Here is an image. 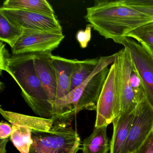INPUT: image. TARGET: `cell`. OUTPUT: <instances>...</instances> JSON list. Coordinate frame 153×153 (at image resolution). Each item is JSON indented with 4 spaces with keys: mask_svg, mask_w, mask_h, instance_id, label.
Returning a JSON list of instances; mask_svg holds the SVG:
<instances>
[{
    "mask_svg": "<svg viewBox=\"0 0 153 153\" xmlns=\"http://www.w3.org/2000/svg\"><path fill=\"white\" fill-rule=\"evenodd\" d=\"M85 18L105 39L116 43L131 31L153 21V0H97Z\"/></svg>",
    "mask_w": 153,
    "mask_h": 153,
    "instance_id": "1",
    "label": "cell"
},
{
    "mask_svg": "<svg viewBox=\"0 0 153 153\" xmlns=\"http://www.w3.org/2000/svg\"><path fill=\"white\" fill-rule=\"evenodd\" d=\"M34 56V53L12 55L6 71L19 85L22 97L34 112L41 117L52 119L53 106L36 75Z\"/></svg>",
    "mask_w": 153,
    "mask_h": 153,
    "instance_id": "2",
    "label": "cell"
},
{
    "mask_svg": "<svg viewBox=\"0 0 153 153\" xmlns=\"http://www.w3.org/2000/svg\"><path fill=\"white\" fill-rule=\"evenodd\" d=\"M73 114L53 120L49 132H32L30 153H76L81 145L80 137L71 126Z\"/></svg>",
    "mask_w": 153,
    "mask_h": 153,
    "instance_id": "3",
    "label": "cell"
},
{
    "mask_svg": "<svg viewBox=\"0 0 153 153\" xmlns=\"http://www.w3.org/2000/svg\"><path fill=\"white\" fill-rule=\"evenodd\" d=\"M120 114L119 68L116 59L109 68L97 102L94 127L108 126Z\"/></svg>",
    "mask_w": 153,
    "mask_h": 153,
    "instance_id": "4",
    "label": "cell"
},
{
    "mask_svg": "<svg viewBox=\"0 0 153 153\" xmlns=\"http://www.w3.org/2000/svg\"><path fill=\"white\" fill-rule=\"evenodd\" d=\"M116 43L128 51L132 69L140 78L147 98L153 106V58L144 45L132 38L125 37Z\"/></svg>",
    "mask_w": 153,
    "mask_h": 153,
    "instance_id": "5",
    "label": "cell"
},
{
    "mask_svg": "<svg viewBox=\"0 0 153 153\" xmlns=\"http://www.w3.org/2000/svg\"><path fill=\"white\" fill-rule=\"evenodd\" d=\"M23 34L12 49L13 55L52 51L64 39L62 32L23 29Z\"/></svg>",
    "mask_w": 153,
    "mask_h": 153,
    "instance_id": "6",
    "label": "cell"
},
{
    "mask_svg": "<svg viewBox=\"0 0 153 153\" xmlns=\"http://www.w3.org/2000/svg\"><path fill=\"white\" fill-rule=\"evenodd\" d=\"M153 131V106L147 98L135 109L127 140L120 153H136Z\"/></svg>",
    "mask_w": 153,
    "mask_h": 153,
    "instance_id": "7",
    "label": "cell"
},
{
    "mask_svg": "<svg viewBox=\"0 0 153 153\" xmlns=\"http://www.w3.org/2000/svg\"><path fill=\"white\" fill-rule=\"evenodd\" d=\"M117 53L101 57L99 63L87 83L78 103L76 114L86 110L96 111L97 105L104 84L109 73L108 66L116 60Z\"/></svg>",
    "mask_w": 153,
    "mask_h": 153,
    "instance_id": "8",
    "label": "cell"
},
{
    "mask_svg": "<svg viewBox=\"0 0 153 153\" xmlns=\"http://www.w3.org/2000/svg\"><path fill=\"white\" fill-rule=\"evenodd\" d=\"M3 15L11 24L21 29L51 30L62 32V27L55 16L19 10L0 8Z\"/></svg>",
    "mask_w": 153,
    "mask_h": 153,
    "instance_id": "9",
    "label": "cell"
},
{
    "mask_svg": "<svg viewBox=\"0 0 153 153\" xmlns=\"http://www.w3.org/2000/svg\"><path fill=\"white\" fill-rule=\"evenodd\" d=\"M119 74L120 96V114L133 112L138 103L130 82L131 62L128 51L124 48L117 52Z\"/></svg>",
    "mask_w": 153,
    "mask_h": 153,
    "instance_id": "10",
    "label": "cell"
},
{
    "mask_svg": "<svg viewBox=\"0 0 153 153\" xmlns=\"http://www.w3.org/2000/svg\"><path fill=\"white\" fill-rule=\"evenodd\" d=\"M52 51H46L36 53L34 56L36 75L51 104L56 100L57 90L56 73L52 61Z\"/></svg>",
    "mask_w": 153,
    "mask_h": 153,
    "instance_id": "11",
    "label": "cell"
},
{
    "mask_svg": "<svg viewBox=\"0 0 153 153\" xmlns=\"http://www.w3.org/2000/svg\"><path fill=\"white\" fill-rule=\"evenodd\" d=\"M0 113L11 124L26 127L32 132H49L53 126L54 120L41 117H35L18 113L5 111L0 108Z\"/></svg>",
    "mask_w": 153,
    "mask_h": 153,
    "instance_id": "12",
    "label": "cell"
},
{
    "mask_svg": "<svg viewBox=\"0 0 153 153\" xmlns=\"http://www.w3.org/2000/svg\"><path fill=\"white\" fill-rule=\"evenodd\" d=\"M52 61L57 79L56 100L64 97L71 92L73 60L53 55Z\"/></svg>",
    "mask_w": 153,
    "mask_h": 153,
    "instance_id": "13",
    "label": "cell"
},
{
    "mask_svg": "<svg viewBox=\"0 0 153 153\" xmlns=\"http://www.w3.org/2000/svg\"><path fill=\"white\" fill-rule=\"evenodd\" d=\"M134 113L120 115L112 123L113 133L110 142V153H120L127 140L131 126L134 116Z\"/></svg>",
    "mask_w": 153,
    "mask_h": 153,
    "instance_id": "14",
    "label": "cell"
},
{
    "mask_svg": "<svg viewBox=\"0 0 153 153\" xmlns=\"http://www.w3.org/2000/svg\"><path fill=\"white\" fill-rule=\"evenodd\" d=\"M107 127H94L92 134L83 140L81 148L83 153H108L110 151Z\"/></svg>",
    "mask_w": 153,
    "mask_h": 153,
    "instance_id": "15",
    "label": "cell"
},
{
    "mask_svg": "<svg viewBox=\"0 0 153 153\" xmlns=\"http://www.w3.org/2000/svg\"><path fill=\"white\" fill-rule=\"evenodd\" d=\"M2 7L40 13L53 16L54 11L51 5L46 0H6Z\"/></svg>",
    "mask_w": 153,
    "mask_h": 153,
    "instance_id": "16",
    "label": "cell"
},
{
    "mask_svg": "<svg viewBox=\"0 0 153 153\" xmlns=\"http://www.w3.org/2000/svg\"><path fill=\"white\" fill-rule=\"evenodd\" d=\"M100 58L79 61L73 59L71 91L80 85L93 73L97 67Z\"/></svg>",
    "mask_w": 153,
    "mask_h": 153,
    "instance_id": "17",
    "label": "cell"
},
{
    "mask_svg": "<svg viewBox=\"0 0 153 153\" xmlns=\"http://www.w3.org/2000/svg\"><path fill=\"white\" fill-rule=\"evenodd\" d=\"M10 140L20 153H30L33 144L32 132L26 127L13 124Z\"/></svg>",
    "mask_w": 153,
    "mask_h": 153,
    "instance_id": "18",
    "label": "cell"
},
{
    "mask_svg": "<svg viewBox=\"0 0 153 153\" xmlns=\"http://www.w3.org/2000/svg\"><path fill=\"white\" fill-rule=\"evenodd\" d=\"M23 29L11 24L0 14V40L13 48L23 34Z\"/></svg>",
    "mask_w": 153,
    "mask_h": 153,
    "instance_id": "19",
    "label": "cell"
},
{
    "mask_svg": "<svg viewBox=\"0 0 153 153\" xmlns=\"http://www.w3.org/2000/svg\"><path fill=\"white\" fill-rule=\"evenodd\" d=\"M125 37L132 38L140 44L153 46V21L131 31Z\"/></svg>",
    "mask_w": 153,
    "mask_h": 153,
    "instance_id": "20",
    "label": "cell"
},
{
    "mask_svg": "<svg viewBox=\"0 0 153 153\" xmlns=\"http://www.w3.org/2000/svg\"><path fill=\"white\" fill-rule=\"evenodd\" d=\"M92 27V26L89 24L86 26L85 30H79L77 33L76 38L79 43L80 47L83 49L87 47L88 43L91 40Z\"/></svg>",
    "mask_w": 153,
    "mask_h": 153,
    "instance_id": "21",
    "label": "cell"
},
{
    "mask_svg": "<svg viewBox=\"0 0 153 153\" xmlns=\"http://www.w3.org/2000/svg\"><path fill=\"white\" fill-rule=\"evenodd\" d=\"M3 42H0V71L1 73L2 71H6L8 63L9 61L10 56L8 51L6 48V45Z\"/></svg>",
    "mask_w": 153,
    "mask_h": 153,
    "instance_id": "22",
    "label": "cell"
},
{
    "mask_svg": "<svg viewBox=\"0 0 153 153\" xmlns=\"http://www.w3.org/2000/svg\"><path fill=\"white\" fill-rule=\"evenodd\" d=\"M136 153H153V131Z\"/></svg>",
    "mask_w": 153,
    "mask_h": 153,
    "instance_id": "23",
    "label": "cell"
},
{
    "mask_svg": "<svg viewBox=\"0 0 153 153\" xmlns=\"http://www.w3.org/2000/svg\"><path fill=\"white\" fill-rule=\"evenodd\" d=\"M12 130V125L1 121L0 123V139L4 140L9 137Z\"/></svg>",
    "mask_w": 153,
    "mask_h": 153,
    "instance_id": "24",
    "label": "cell"
},
{
    "mask_svg": "<svg viewBox=\"0 0 153 153\" xmlns=\"http://www.w3.org/2000/svg\"><path fill=\"white\" fill-rule=\"evenodd\" d=\"M9 138L6 139L4 140H1V143H0V153H7V149L6 146L8 142Z\"/></svg>",
    "mask_w": 153,
    "mask_h": 153,
    "instance_id": "25",
    "label": "cell"
},
{
    "mask_svg": "<svg viewBox=\"0 0 153 153\" xmlns=\"http://www.w3.org/2000/svg\"><path fill=\"white\" fill-rule=\"evenodd\" d=\"M141 44L143 45H144L147 48V49L151 53L153 58V46L147 45L143 44Z\"/></svg>",
    "mask_w": 153,
    "mask_h": 153,
    "instance_id": "26",
    "label": "cell"
}]
</instances>
